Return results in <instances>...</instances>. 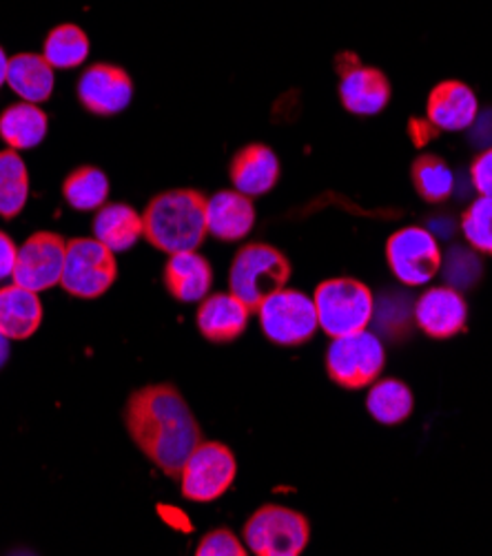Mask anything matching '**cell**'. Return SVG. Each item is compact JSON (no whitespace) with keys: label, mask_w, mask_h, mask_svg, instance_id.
I'll return each instance as SVG.
<instances>
[{"label":"cell","mask_w":492,"mask_h":556,"mask_svg":"<svg viewBox=\"0 0 492 556\" xmlns=\"http://www.w3.org/2000/svg\"><path fill=\"white\" fill-rule=\"evenodd\" d=\"M198 556H247L244 543L227 528L211 530L195 547Z\"/></svg>","instance_id":"obj_30"},{"label":"cell","mask_w":492,"mask_h":556,"mask_svg":"<svg viewBox=\"0 0 492 556\" xmlns=\"http://www.w3.org/2000/svg\"><path fill=\"white\" fill-rule=\"evenodd\" d=\"M366 408L370 417L384 426L404 424L415 408L411 388L400 379H381L370 386L366 397Z\"/></svg>","instance_id":"obj_24"},{"label":"cell","mask_w":492,"mask_h":556,"mask_svg":"<svg viewBox=\"0 0 492 556\" xmlns=\"http://www.w3.org/2000/svg\"><path fill=\"white\" fill-rule=\"evenodd\" d=\"M247 547L257 556H300L311 539V526L298 510L266 504L244 523Z\"/></svg>","instance_id":"obj_6"},{"label":"cell","mask_w":492,"mask_h":556,"mask_svg":"<svg viewBox=\"0 0 492 556\" xmlns=\"http://www.w3.org/2000/svg\"><path fill=\"white\" fill-rule=\"evenodd\" d=\"M437 134H440V129H437L430 121H421V118H413L408 123V136L413 140L415 147H426Z\"/></svg>","instance_id":"obj_33"},{"label":"cell","mask_w":492,"mask_h":556,"mask_svg":"<svg viewBox=\"0 0 492 556\" xmlns=\"http://www.w3.org/2000/svg\"><path fill=\"white\" fill-rule=\"evenodd\" d=\"M229 174L236 191L249 198H257L278 185L280 160L266 144H247L234 155Z\"/></svg>","instance_id":"obj_17"},{"label":"cell","mask_w":492,"mask_h":556,"mask_svg":"<svg viewBox=\"0 0 492 556\" xmlns=\"http://www.w3.org/2000/svg\"><path fill=\"white\" fill-rule=\"evenodd\" d=\"M49 118L34 102L10 104L0 114V138L14 151H25L38 147L47 136Z\"/></svg>","instance_id":"obj_23"},{"label":"cell","mask_w":492,"mask_h":556,"mask_svg":"<svg viewBox=\"0 0 492 556\" xmlns=\"http://www.w3.org/2000/svg\"><path fill=\"white\" fill-rule=\"evenodd\" d=\"M291 273V262L280 249L253 242L236 253L229 270V287L253 313L268 295L289 285Z\"/></svg>","instance_id":"obj_3"},{"label":"cell","mask_w":492,"mask_h":556,"mask_svg":"<svg viewBox=\"0 0 492 556\" xmlns=\"http://www.w3.org/2000/svg\"><path fill=\"white\" fill-rule=\"evenodd\" d=\"M144 238L162 253L195 251L206 229V195L193 189H174L155 195L142 213Z\"/></svg>","instance_id":"obj_2"},{"label":"cell","mask_w":492,"mask_h":556,"mask_svg":"<svg viewBox=\"0 0 492 556\" xmlns=\"http://www.w3.org/2000/svg\"><path fill=\"white\" fill-rule=\"evenodd\" d=\"M391 80L375 67H357L342 76L340 100L353 116H377L391 102Z\"/></svg>","instance_id":"obj_18"},{"label":"cell","mask_w":492,"mask_h":556,"mask_svg":"<svg viewBox=\"0 0 492 556\" xmlns=\"http://www.w3.org/2000/svg\"><path fill=\"white\" fill-rule=\"evenodd\" d=\"M164 287L182 304L202 302L213 287V268L209 260L195 251L174 253L164 266Z\"/></svg>","instance_id":"obj_19"},{"label":"cell","mask_w":492,"mask_h":556,"mask_svg":"<svg viewBox=\"0 0 492 556\" xmlns=\"http://www.w3.org/2000/svg\"><path fill=\"white\" fill-rule=\"evenodd\" d=\"M16 255H18V249L14 240L5 231H0V282L12 277L16 266Z\"/></svg>","instance_id":"obj_32"},{"label":"cell","mask_w":492,"mask_h":556,"mask_svg":"<svg viewBox=\"0 0 492 556\" xmlns=\"http://www.w3.org/2000/svg\"><path fill=\"white\" fill-rule=\"evenodd\" d=\"M411 176L419 198L430 204L446 202L455 189V176L451 172V166L440 155H419L413 164Z\"/></svg>","instance_id":"obj_27"},{"label":"cell","mask_w":492,"mask_h":556,"mask_svg":"<svg viewBox=\"0 0 492 556\" xmlns=\"http://www.w3.org/2000/svg\"><path fill=\"white\" fill-rule=\"evenodd\" d=\"M384 366L387 351L379 338L368 330L333 338L326 351L328 377L333 383L346 388V391H362V388L375 383Z\"/></svg>","instance_id":"obj_5"},{"label":"cell","mask_w":492,"mask_h":556,"mask_svg":"<svg viewBox=\"0 0 492 556\" xmlns=\"http://www.w3.org/2000/svg\"><path fill=\"white\" fill-rule=\"evenodd\" d=\"M78 98L96 116H116L129 106L134 83L129 74L116 65H91L78 80Z\"/></svg>","instance_id":"obj_12"},{"label":"cell","mask_w":492,"mask_h":556,"mask_svg":"<svg viewBox=\"0 0 492 556\" xmlns=\"http://www.w3.org/2000/svg\"><path fill=\"white\" fill-rule=\"evenodd\" d=\"M118 264L114 251H109L96 238H76L67 242V257L61 287L78 300H96L114 287Z\"/></svg>","instance_id":"obj_8"},{"label":"cell","mask_w":492,"mask_h":556,"mask_svg":"<svg viewBox=\"0 0 492 556\" xmlns=\"http://www.w3.org/2000/svg\"><path fill=\"white\" fill-rule=\"evenodd\" d=\"M336 65H338L340 74L344 76V74H349L351 70H357V67H359V59H357L355 53H340V55H338V61H336Z\"/></svg>","instance_id":"obj_34"},{"label":"cell","mask_w":492,"mask_h":556,"mask_svg":"<svg viewBox=\"0 0 492 556\" xmlns=\"http://www.w3.org/2000/svg\"><path fill=\"white\" fill-rule=\"evenodd\" d=\"M89 49V38L78 25H59L49 31L42 55L53 70H74L87 61Z\"/></svg>","instance_id":"obj_26"},{"label":"cell","mask_w":492,"mask_h":556,"mask_svg":"<svg viewBox=\"0 0 492 556\" xmlns=\"http://www.w3.org/2000/svg\"><path fill=\"white\" fill-rule=\"evenodd\" d=\"M470 182L483 198H492V147L483 149L470 166Z\"/></svg>","instance_id":"obj_31"},{"label":"cell","mask_w":492,"mask_h":556,"mask_svg":"<svg viewBox=\"0 0 492 556\" xmlns=\"http://www.w3.org/2000/svg\"><path fill=\"white\" fill-rule=\"evenodd\" d=\"M125 426L138 451L167 477H180L189 455L202 443V428L172 383L136 391L125 406Z\"/></svg>","instance_id":"obj_1"},{"label":"cell","mask_w":492,"mask_h":556,"mask_svg":"<svg viewBox=\"0 0 492 556\" xmlns=\"http://www.w3.org/2000/svg\"><path fill=\"white\" fill-rule=\"evenodd\" d=\"M8 85L21 100L40 104L51 98L56 74L42 53H18L10 59Z\"/></svg>","instance_id":"obj_22"},{"label":"cell","mask_w":492,"mask_h":556,"mask_svg":"<svg viewBox=\"0 0 492 556\" xmlns=\"http://www.w3.org/2000/svg\"><path fill=\"white\" fill-rule=\"evenodd\" d=\"M238 462L229 446L220 441H202L180 470L182 496L195 504L220 498L236 481Z\"/></svg>","instance_id":"obj_9"},{"label":"cell","mask_w":492,"mask_h":556,"mask_svg":"<svg viewBox=\"0 0 492 556\" xmlns=\"http://www.w3.org/2000/svg\"><path fill=\"white\" fill-rule=\"evenodd\" d=\"M257 317L266 340L287 349L311 342L319 326L315 302L287 287L260 304Z\"/></svg>","instance_id":"obj_7"},{"label":"cell","mask_w":492,"mask_h":556,"mask_svg":"<svg viewBox=\"0 0 492 556\" xmlns=\"http://www.w3.org/2000/svg\"><path fill=\"white\" fill-rule=\"evenodd\" d=\"M415 321L428 338L451 340L466 330V300L457 289L432 287L415 302Z\"/></svg>","instance_id":"obj_13"},{"label":"cell","mask_w":492,"mask_h":556,"mask_svg":"<svg viewBox=\"0 0 492 556\" xmlns=\"http://www.w3.org/2000/svg\"><path fill=\"white\" fill-rule=\"evenodd\" d=\"M319 328L328 338H342L366 330L375 317V298L366 285L353 277H333L313 295Z\"/></svg>","instance_id":"obj_4"},{"label":"cell","mask_w":492,"mask_h":556,"mask_svg":"<svg viewBox=\"0 0 492 556\" xmlns=\"http://www.w3.org/2000/svg\"><path fill=\"white\" fill-rule=\"evenodd\" d=\"M251 308L234 293L206 295L198 308V328L213 344L236 342L249 326Z\"/></svg>","instance_id":"obj_15"},{"label":"cell","mask_w":492,"mask_h":556,"mask_svg":"<svg viewBox=\"0 0 492 556\" xmlns=\"http://www.w3.org/2000/svg\"><path fill=\"white\" fill-rule=\"evenodd\" d=\"M8 70H10V59H8L5 49L0 47V87L8 83Z\"/></svg>","instance_id":"obj_35"},{"label":"cell","mask_w":492,"mask_h":556,"mask_svg":"<svg viewBox=\"0 0 492 556\" xmlns=\"http://www.w3.org/2000/svg\"><path fill=\"white\" fill-rule=\"evenodd\" d=\"M428 121L440 131L470 129L479 116L475 91L459 80H444L428 96Z\"/></svg>","instance_id":"obj_14"},{"label":"cell","mask_w":492,"mask_h":556,"mask_svg":"<svg viewBox=\"0 0 492 556\" xmlns=\"http://www.w3.org/2000/svg\"><path fill=\"white\" fill-rule=\"evenodd\" d=\"M255 225L253 200L240 191H217L206 198V229L223 242H238Z\"/></svg>","instance_id":"obj_16"},{"label":"cell","mask_w":492,"mask_h":556,"mask_svg":"<svg viewBox=\"0 0 492 556\" xmlns=\"http://www.w3.org/2000/svg\"><path fill=\"white\" fill-rule=\"evenodd\" d=\"M63 195L76 211H98L109 198V178L96 166H80L63 185Z\"/></svg>","instance_id":"obj_28"},{"label":"cell","mask_w":492,"mask_h":556,"mask_svg":"<svg viewBox=\"0 0 492 556\" xmlns=\"http://www.w3.org/2000/svg\"><path fill=\"white\" fill-rule=\"evenodd\" d=\"M462 231L477 253L492 255V198H477L462 217Z\"/></svg>","instance_id":"obj_29"},{"label":"cell","mask_w":492,"mask_h":556,"mask_svg":"<svg viewBox=\"0 0 492 556\" xmlns=\"http://www.w3.org/2000/svg\"><path fill=\"white\" fill-rule=\"evenodd\" d=\"M93 238L109 251L125 253L144 238L142 215L127 204H104L93 217Z\"/></svg>","instance_id":"obj_21"},{"label":"cell","mask_w":492,"mask_h":556,"mask_svg":"<svg viewBox=\"0 0 492 556\" xmlns=\"http://www.w3.org/2000/svg\"><path fill=\"white\" fill-rule=\"evenodd\" d=\"M10 342L12 340H8L3 332H0V368H3L8 364V359H10Z\"/></svg>","instance_id":"obj_36"},{"label":"cell","mask_w":492,"mask_h":556,"mask_svg":"<svg viewBox=\"0 0 492 556\" xmlns=\"http://www.w3.org/2000/svg\"><path fill=\"white\" fill-rule=\"evenodd\" d=\"M42 304L36 291L21 285L0 289V332L8 340L25 342L40 328Z\"/></svg>","instance_id":"obj_20"},{"label":"cell","mask_w":492,"mask_h":556,"mask_svg":"<svg viewBox=\"0 0 492 556\" xmlns=\"http://www.w3.org/2000/svg\"><path fill=\"white\" fill-rule=\"evenodd\" d=\"M387 262L406 287H424L442 268V251L430 231L406 227L387 242Z\"/></svg>","instance_id":"obj_10"},{"label":"cell","mask_w":492,"mask_h":556,"mask_svg":"<svg viewBox=\"0 0 492 556\" xmlns=\"http://www.w3.org/2000/svg\"><path fill=\"white\" fill-rule=\"evenodd\" d=\"M29 198L27 164L18 151H0V215L14 219L23 213Z\"/></svg>","instance_id":"obj_25"},{"label":"cell","mask_w":492,"mask_h":556,"mask_svg":"<svg viewBox=\"0 0 492 556\" xmlns=\"http://www.w3.org/2000/svg\"><path fill=\"white\" fill-rule=\"evenodd\" d=\"M67 257V240L59 233L38 231L18 247L12 280L29 291H47L59 287Z\"/></svg>","instance_id":"obj_11"}]
</instances>
